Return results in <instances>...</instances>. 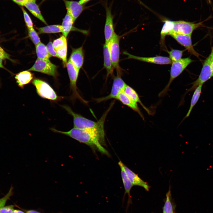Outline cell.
I'll list each match as a JSON object with an SVG mask.
<instances>
[{
    "label": "cell",
    "mask_w": 213,
    "mask_h": 213,
    "mask_svg": "<svg viewBox=\"0 0 213 213\" xmlns=\"http://www.w3.org/2000/svg\"><path fill=\"white\" fill-rule=\"evenodd\" d=\"M46 0H42L41 3H42L44 1H46Z\"/></svg>",
    "instance_id": "ee69618b"
},
{
    "label": "cell",
    "mask_w": 213,
    "mask_h": 213,
    "mask_svg": "<svg viewBox=\"0 0 213 213\" xmlns=\"http://www.w3.org/2000/svg\"><path fill=\"white\" fill-rule=\"evenodd\" d=\"M33 75L28 70L21 72L15 75L14 78L18 86L21 88L29 83L33 79Z\"/></svg>",
    "instance_id": "ac0fdd59"
},
{
    "label": "cell",
    "mask_w": 213,
    "mask_h": 213,
    "mask_svg": "<svg viewBox=\"0 0 213 213\" xmlns=\"http://www.w3.org/2000/svg\"><path fill=\"white\" fill-rule=\"evenodd\" d=\"M38 33H52L62 32V25H48L37 28Z\"/></svg>",
    "instance_id": "4316f807"
},
{
    "label": "cell",
    "mask_w": 213,
    "mask_h": 213,
    "mask_svg": "<svg viewBox=\"0 0 213 213\" xmlns=\"http://www.w3.org/2000/svg\"><path fill=\"white\" fill-rule=\"evenodd\" d=\"M69 60L78 69L82 67L84 61V54L83 46L72 49Z\"/></svg>",
    "instance_id": "2e32d148"
},
{
    "label": "cell",
    "mask_w": 213,
    "mask_h": 213,
    "mask_svg": "<svg viewBox=\"0 0 213 213\" xmlns=\"http://www.w3.org/2000/svg\"><path fill=\"white\" fill-rule=\"evenodd\" d=\"M122 164V162L120 161L118 162V164L121 170L122 178L125 190V195L126 194H128L129 197V199L130 201L131 200L130 191L133 185L128 178L123 167Z\"/></svg>",
    "instance_id": "7402d4cb"
},
{
    "label": "cell",
    "mask_w": 213,
    "mask_h": 213,
    "mask_svg": "<svg viewBox=\"0 0 213 213\" xmlns=\"http://www.w3.org/2000/svg\"><path fill=\"white\" fill-rule=\"evenodd\" d=\"M122 166L128 178L133 185L139 186L143 188L146 191H149L150 186L147 183L141 179L123 163Z\"/></svg>",
    "instance_id": "9a60e30c"
},
{
    "label": "cell",
    "mask_w": 213,
    "mask_h": 213,
    "mask_svg": "<svg viewBox=\"0 0 213 213\" xmlns=\"http://www.w3.org/2000/svg\"><path fill=\"white\" fill-rule=\"evenodd\" d=\"M12 213H26V212L25 211H23L21 210L14 209Z\"/></svg>",
    "instance_id": "ab89813d"
},
{
    "label": "cell",
    "mask_w": 213,
    "mask_h": 213,
    "mask_svg": "<svg viewBox=\"0 0 213 213\" xmlns=\"http://www.w3.org/2000/svg\"><path fill=\"white\" fill-rule=\"evenodd\" d=\"M121 74L117 73V76L114 78L112 88L109 94L106 96L97 99L96 100L97 102H102L111 99H115L119 93L123 91L127 84L122 78Z\"/></svg>",
    "instance_id": "30bf717a"
},
{
    "label": "cell",
    "mask_w": 213,
    "mask_h": 213,
    "mask_svg": "<svg viewBox=\"0 0 213 213\" xmlns=\"http://www.w3.org/2000/svg\"><path fill=\"white\" fill-rule=\"evenodd\" d=\"M51 129L54 132L68 136L89 146L93 149H97L102 153L109 155L107 150L101 145L104 141V131L83 129L74 127L67 131H59L53 128Z\"/></svg>",
    "instance_id": "6da1fadb"
},
{
    "label": "cell",
    "mask_w": 213,
    "mask_h": 213,
    "mask_svg": "<svg viewBox=\"0 0 213 213\" xmlns=\"http://www.w3.org/2000/svg\"><path fill=\"white\" fill-rule=\"evenodd\" d=\"M57 67L50 60L37 59L34 65L28 70L40 72L55 77L57 74Z\"/></svg>",
    "instance_id": "9c48e42d"
},
{
    "label": "cell",
    "mask_w": 213,
    "mask_h": 213,
    "mask_svg": "<svg viewBox=\"0 0 213 213\" xmlns=\"http://www.w3.org/2000/svg\"><path fill=\"white\" fill-rule=\"evenodd\" d=\"M14 207L13 205L4 206L0 210V213H12Z\"/></svg>",
    "instance_id": "d590c367"
},
{
    "label": "cell",
    "mask_w": 213,
    "mask_h": 213,
    "mask_svg": "<svg viewBox=\"0 0 213 213\" xmlns=\"http://www.w3.org/2000/svg\"><path fill=\"white\" fill-rule=\"evenodd\" d=\"M35 86L37 93L41 97L52 101H57L59 97L50 85L45 81L38 78L34 79L32 82Z\"/></svg>",
    "instance_id": "5b68a950"
},
{
    "label": "cell",
    "mask_w": 213,
    "mask_h": 213,
    "mask_svg": "<svg viewBox=\"0 0 213 213\" xmlns=\"http://www.w3.org/2000/svg\"><path fill=\"white\" fill-rule=\"evenodd\" d=\"M66 38L64 36H62L53 41V45L56 51L67 45Z\"/></svg>",
    "instance_id": "f546056e"
},
{
    "label": "cell",
    "mask_w": 213,
    "mask_h": 213,
    "mask_svg": "<svg viewBox=\"0 0 213 213\" xmlns=\"http://www.w3.org/2000/svg\"><path fill=\"white\" fill-rule=\"evenodd\" d=\"M36 52L38 58L45 60H49L51 56L49 54L46 47L43 43L40 42L36 45Z\"/></svg>",
    "instance_id": "cb8c5ba5"
},
{
    "label": "cell",
    "mask_w": 213,
    "mask_h": 213,
    "mask_svg": "<svg viewBox=\"0 0 213 213\" xmlns=\"http://www.w3.org/2000/svg\"><path fill=\"white\" fill-rule=\"evenodd\" d=\"M46 47L49 54L51 57L59 58L56 50L53 47L52 43L51 42H49Z\"/></svg>",
    "instance_id": "e575fe53"
},
{
    "label": "cell",
    "mask_w": 213,
    "mask_h": 213,
    "mask_svg": "<svg viewBox=\"0 0 213 213\" xmlns=\"http://www.w3.org/2000/svg\"><path fill=\"white\" fill-rule=\"evenodd\" d=\"M103 55L104 68L106 70L107 76L112 75L114 68L111 59L108 43H105L103 46Z\"/></svg>",
    "instance_id": "d6986e66"
},
{
    "label": "cell",
    "mask_w": 213,
    "mask_h": 213,
    "mask_svg": "<svg viewBox=\"0 0 213 213\" xmlns=\"http://www.w3.org/2000/svg\"><path fill=\"white\" fill-rule=\"evenodd\" d=\"M206 0L207 1H208V2H210V0Z\"/></svg>",
    "instance_id": "f6af8a7d"
},
{
    "label": "cell",
    "mask_w": 213,
    "mask_h": 213,
    "mask_svg": "<svg viewBox=\"0 0 213 213\" xmlns=\"http://www.w3.org/2000/svg\"><path fill=\"white\" fill-rule=\"evenodd\" d=\"M179 43L185 48L188 52L197 57L199 54L195 51L192 44L191 36L171 33L170 34Z\"/></svg>",
    "instance_id": "7c38bea8"
},
{
    "label": "cell",
    "mask_w": 213,
    "mask_h": 213,
    "mask_svg": "<svg viewBox=\"0 0 213 213\" xmlns=\"http://www.w3.org/2000/svg\"><path fill=\"white\" fill-rule=\"evenodd\" d=\"M204 22L195 23L183 20L173 21V28L171 33L191 36L194 30L202 25Z\"/></svg>",
    "instance_id": "52a82bcc"
},
{
    "label": "cell",
    "mask_w": 213,
    "mask_h": 213,
    "mask_svg": "<svg viewBox=\"0 0 213 213\" xmlns=\"http://www.w3.org/2000/svg\"><path fill=\"white\" fill-rule=\"evenodd\" d=\"M28 36L35 45L41 42L38 33L33 28L31 29H28Z\"/></svg>",
    "instance_id": "4dcf8cb0"
},
{
    "label": "cell",
    "mask_w": 213,
    "mask_h": 213,
    "mask_svg": "<svg viewBox=\"0 0 213 213\" xmlns=\"http://www.w3.org/2000/svg\"><path fill=\"white\" fill-rule=\"evenodd\" d=\"M202 86V85H199L195 89L191 98L189 109L183 121L189 117L193 108L199 100L201 93Z\"/></svg>",
    "instance_id": "d4e9b609"
},
{
    "label": "cell",
    "mask_w": 213,
    "mask_h": 213,
    "mask_svg": "<svg viewBox=\"0 0 213 213\" xmlns=\"http://www.w3.org/2000/svg\"><path fill=\"white\" fill-rule=\"evenodd\" d=\"M14 2L17 4L23 6L24 4L29 2H36V0H12Z\"/></svg>",
    "instance_id": "74e56055"
},
{
    "label": "cell",
    "mask_w": 213,
    "mask_h": 213,
    "mask_svg": "<svg viewBox=\"0 0 213 213\" xmlns=\"http://www.w3.org/2000/svg\"><path fill=\"white\" fill-rule=\"evenodd\" d=\"M66 67L70 82V88L72 92L73 98L78 99L83 102L86 101L80 95L78 91L76 83L79 70L77 68L69 59L66 64Z\"/></svg>",
    "instance_id": "ba28073f"
},
{
    "label": "cell",
    "mask_w": 213,
    "mask_h": 213,
    "mask_svg": "<svg viewBox=\"0 0 213 213\" xmlns=\"http://www.w3.org/2000/svg\"><path fill=\"white\" fill-rule=\"evenodd\" d=\"M74 21L72 17L68 13H67L62 24V34L63 36L67 37L71 30Z\"/></svg>",
    "instance_id": "603a6c76"
},
{
    "label": "cell",
    "mask_w": 213,
    "mask_h": 213,
    "mask_svg": "<svg viewBox=\"0 0 213 213\" xmlns=\"http://www.w3.org/2000/svg\"><path fill=\"white\" fill-rule=\"evenodd\" d=\"M26 213H42L34 210H28L24 211Z\"/></svg>",
    "instance_id": "f35d334b"
},
{
    "label": "cell",
    "mask_w": 213,
    "mask_h": 213,
    "mask_svg": "<svg viewBox=\"0 0 213 213\" xmlns=\"http://www.w3.org/2000/svg\"><path fill=\"white\" fill-rule=\"evenodd\" d=\"M213 60V46L211 52L204 61L199 77L197 79L191 84L192 86L188 90V92L192 91L199 85H202L213 76L211 64Z\"/></svg>",
    "instance_id": "277c9868"
},
{
    "label": "cell",
    "mask_w": 213,
    "mask_h": 213,
    "mask_svg": "<svg viewBox=\"0 0 213 213\" xmlns=\"http://www.w3.org/2000/svg\"><path fill=\"white\" fill-rule=\"evenodd\" d=\"M120 39V36L114 33L108 45L113 68L116 69L117 73H121V68L119 65Z\"/></svg>",
    "instance_id": "8992f818"
},
{
    "label": "cell",
    "mask_w": 213,
    "mask_h": 213,
    "mask_svg": "<svg viewBox=\"0 0 213 213\" xmlns=\"http://www.w3.org/2000/svg\"><path fill=\"white\" fill-rule=\"evenodd\" d=\"M184 50H180L172 49L170 51H168L170 59L172 62L178 61L181 59Z\"/></svg>",
    "instance_id": "f1b7e54d"
},
{
    "label": "cell",
    "mask_w": 213,
    "mask_h": 213,
    "mask_svg": "<svg viewBox=\"0 0 213 213\" xmlns=\"http://www.w3.org/2000/svg\"><path fill=\"white\" fill-rule=\"evenodd\" d=\"M64 1L67 13L72 17L75 22L85 7L79 2L67 0H64Z\"/></svg>",
    "instance_id": "5bb4252c"
},
{
    "label": "cell",
    "mask_w": 213,
    "mask_h": 213,
    "mask_svg": "<svg viewBox=\"0 0 213 213\" xmlns=\"http://www.w3.org/2000/svg\"><path fill=\"white\" fill-rule=\"evenodd\" d=\"M112 106L105 112L99 120L97 122L86 118L80 114L74 112L69 106L63 105L62 107L73 117L74 127L83 129L104 130V123L108 112Z\"/></svg>",
    "instance_id": "7a4b0ae2"
},
{
    "label": "cell",
    "mask_w": 213,
    "mask_h": 213,
    "mask_svg": "<svg viewBox=\"0 0 213 213\" xmlns=\"http://www.w3.org/2000/svg\"><path fill=\"white\" fill-rule=\"evenodd\" d=\"M13 187L12 185H11L7 193L3 197L0 199V210L4 206L7 201L12 195L13 194Z\"/></svg>",
    "instance_id": "d6a6232c"
},
{
    "label": "cell",
    "mask_w": 213,
    "mask_h": 213,
    "mask_svg": "<svg viewBox=\"0 0 213 213\" xmlns=\"http://www.w3.org/2000/svg\"><path fill=\"white\" fill-rule=\"evenodd\" d=\"M106 19L104 28L105 43H108L114 33L113 16L112 14L111 8L106 5Z\"/></svg>",
    "instance_id": "4fadbf2b"
},
{
    "label": "cell",
    "mask_w": 213,
    "mask_h": 213,
    "mask_svg": "<svg viewBox=\"0 0 213 213\" xmlns=\"http://www.w3.org/2000/svg\"><path fill=\"white\" fill-rule=\"evenodd\" d=\"M0 57L1 58L3 59H8L12 62H14V61L10 58L9 55L6 52H5L0 46Z\"/></svg>",
    "instance_id": "8d00e7d4"
},
{
    "label": "cell",
    "mask_w": 213,
    "mask_h": 213,
    "mask_svg": "<svg viewBox=\"0 0 213 213\" xmlns=\"http://www.w3.org/2000/svg\"><path fill=\"white\" fill-rule=\"evenodd\" d=\"M115 99L119 100L123 104L128 106L137 112L142 119L144 120L143 116L138 107L137 103L130 99L123 91L119 93Z\"/></svg>",
    "instance_id": "e0dca14e"
},
{
    "label": "cell",
    "mask_w": 213,
    "mask_h": 213,
    "mask_svg": "<svg viewBox=\"0 0 213 213\" xmlns=\"http://www.w3.org/2000/svg\"><path fill=\"white\" fill-rule=\"evenodd\" d=\"M34 16L38 18L44 24L47 25L40 11L38 6L34 2H29L25 3L23 5Z\"/></svg>",
    "instance_id": "44dd1931"
},
{
    "label": "cell",
    "mask_w": 213,
    "mask_h": 213,
    "mask_svg": "<svg viewBox=\"0 0 213 213\" xmlns=\"http://www.w3.org/2000/svg\"><path fill=\"white\" fill-rule=\"evenodd\" d=\"M123 91L133 101L137 103H140L149 114H151V112L143 104L136 92L132 87L127 85L124 88Z\"/></svg>",
    "instance_id": "ffe728a7"
},
{
    "label": "cell",
    "mask_w": 213,
    "mask_h": 213,
    "mask_svg": "<svg viewBox=\"0 0 213 213\" xmlns=\"http://www.w3.org/2000/svg\"><path fill=\"white\" fill-rule=\"evenodd\" d=\"M3 59H2L0 57V68H2L5 69L6 70H7L4 67V65L3 64V63H2Z\"/></svg>",
    "instance_id": "60d3db41"
},
{
    "label": "cell",
    "mask_w": 213,
    "mask_h": 213,
    "mask_svg": "<svg viewBox=\"0 0 213 213\" xmlns=\"http://www.w3.org/2000/svg\"><path fill=\"white\" fill-rule=\"evenodd\" d=\"M123 53L128 56L127 59H132L140 61L159 64H170L172 62L169 58L163 56H158L151 57H138L132 55L126 51Z\"/></svg>",
    "instance_id": "8fae6325"
},
{
    "label": "cell",
    "mask_w": 213,
    "mask_h": 213,
    "mask_svg": "<svg viewBox=\"0 0 213 213\" xmlns=\"http://www.w3.org/2000/svg\"><path fill=\"white\" fill-rule=\"evenodd\" d=\"M211 69H212V75L213 76V60L212 62V63Z\"/></svg>",
    "instance_id": "7bdbcfd3"
},
{
    "label": "cell",
    "mask_w": 213,
    "mask_h": 213,
    "mask_svg": "<svg viewBox=\"0 0 213 213\" xmlns=\"http://www.w3.org/2000/svg\"><path fill=\"white\" fill-rule=\"evenodd\" d=\"M22 9L23 13L24 20L28 29H31L33 28V23L30 16L23 7H22Z\"/></svg>",
    "instance_id": "836d02e7"
},
{
    "label": "cell",
    "mask_w": 213,
    "mask_h": 213,
    "mask_svg": "<svg viewBox=\"0 0 213 213\" xmlns=\"http://www.w3.org/2000/svg\"><path fill=\"white\" fill-rule=\"evenodd\" d=\"M193 60L189 57L181 59L177 61L172 62L170 71V77L168 84L159 94L162 97L169 91V87L174 80L179 76Z\"/></svg>",
    "instance_id": "3957f363"
},
{
    "label": "cell",
    "mask_w": 213,
    "mask_h": 213,
    "mask_svg": "<svg viewBox=\"0 0 213 213\" xmlns=\"http://www.w3.org/2000/svg\"><path fill=\"white\" fill-rule=\"evenodd\" d=\"M170 187L166 194V199L163 208V213H174L173 206L170 199L171 190Z\"/></svg>",
    "instance_id": "83f0119b"
},
{
    "label": "cell",
    "mask_w": 213,
    "mask_h": 213,
    "mask_svg": "<svg viewBox=\"0 0 213 213\" xmlns=\"http://www.w3.org/2000/svg\"><path fill=\"white\" fill-rule=\"evenodd\" d=\"M173 21L166 20L162 28L160 33L161 43L163 44L165 38L167 35H169L173 30Z\"/></svg>",
    "instance_id": "484cf974"
},
{
    "label": "cell",
    "mask_w": 213,
    "mask_h": 213,
    "mask_svg": "<svg viewBox=\"0 0 213 213\" xmlns=\"http://www.w3.org/2000/svg\"><path fill=\"white\" fill-rule=\"evenodd\" d=\"M90 0H80L79 2L81 4H83Z\"/></svg>",
    "instance_id": "b9f144b4"
},
{
    "label": "cell",
    "mask_w": 213,
    "mask_h": 213,
    "mask_svg": "<svg viewBox=\"0 0 213 213\" xmlns=\"http://www.w3.org/2000/svg\"><path fill=\"white\" fill-rule=\"evenodd\" d=\"M56 51L59 58L62 60L64 64H66L67 63V45H66L62 48L56 50Z\"/></svg>",
    "instance_id": "1f68e13d"
}]
</instances>
